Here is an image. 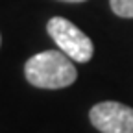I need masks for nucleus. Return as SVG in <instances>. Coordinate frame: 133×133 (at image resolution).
Instances as JSON below:
<instances>
[{
    "instance_id": "nucleus-1",
    "label": "nucleus",
    "mask_w": 133,
    "mask_h": 133,
    "mask_svg": "<svg viewBox=\"0 0 133 133\" xmlns=\"http://www.w3.org/2000/svg\"><path fill=\"white\" fill-rule=\"evenodd\" d=\"M24 76L33 87L65 89L78 78L72 59L57 50H44L31 56L24 65Z\"/></svg>"
},
{
    "instance_id": "nucleus-2",
    "label": "nucleus",
    "mask_w": 133,
    "mask_h": 133,
    "mask_svg": "<svg viewBox=\"0 0 133 133\" xmlns=\"http://www.w3.org/2000/svg\"><path fill=\"white\" fill-rule=\"evenodd\" d=\"M48 35L56 41L59 50L66 54L72 61L78 63H87L92 57V41L83 33L76 24L63 17H52L46 24Z\"/></svg>"
},
{
    "instance_id": "nucleus-3",
    "label": "nucleus",
    "mask_w": 133,
    "mask_h": 133,
    "mask_svg": "<svg viewBox=\"0 0 133 133\" xmlns=\"http://www.w3.org/2000/svg\"><path fill=\"white\" fill-rule=\"evenodd\" d=\"M91 124L100 133H133V107L120 102H100L89 111Z\"/></svg>"
},
{
    "instance_id": "nucleus-4",
    "label": "nucleus",
    "mask_w": 133,
    "mask_h": 133,
    "mask_svg": "<svg viewBox=\"0 0 133 133\" xmlns=\"http://www.w3.org/2000/svg\"><path fill=\"white\" fill-rule=\"evenodd\" d=\"M115 15L122 19H133V0H109Z\"/></svg>"
},
{
    "instance_id": "nucleus-5",
    "label": "nucleus",
    "mask_w": 133,
    "mask_h": 133,
    "mask_svg": "<svg viewBox=\"0 0 133 133\" xmlns=\"http://www.w3.org/2000/svg\"><path fill=\"white\" fill-rule=\"evenodd\" d=\"M63 2H85V0H63Z\"/></svg>"
},
{
    "instance_id": "nucleus-6",
    "label": "nucleus",
    "mask_w": 133,
    "mask_h": 133,
    "mask_svg": "<svg viewBox=\"0 0 133 133\" xmlns=\"http://www.w3.org/2000/svg\"><path fill=\"white\" fill-rule=\"evenodd\" d=\"M0 43H2V37H0Z\"/></svg>"
}]
</instances>
